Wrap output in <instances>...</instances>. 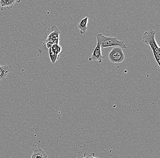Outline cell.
Wrapping results in <instances>:
<instances>
[{
    "mask_svg": "<svg viewBox=\"0 0 160 158\" xmlns=\"http://www.w3.org/2000/svg\"><path fill=\"white\" fill-rule=\"evenodd\" d=\"M51 48L58 55H59L60 53L62 52V48L59 44L52 45V46L51 47Z\"/></svg>",
    "mask_w": 160,
    "mask_h": 158,
    "instance_id": "cell-11",
    "label": "cell"
},
{
    "mask_svg": "<svg viewBox=\"0 0 160 158\" xmlns=\"http://www.w3.org/2000/svg\"><path fill=\"white\" fill-rule=\"evenodd\" d=\"M88 17H85L78 24V28L79 30L80 33L81 34H84L88 29Z\"/></svg>",
    "mask_w": 160,
    "mask_h": 158,
    "instance_id": "cell-7",
    "label": "cell"
},
{
    "mask_svg": "<svg viewBox=\"0 0 160 158\" xmlns=\"http://www.w3.org/2000/svg\"><path fill=\"white\" fill-rule=\"evenodd\" d=\"M103 59H104V56L102 55V49H101L99 44L97 43V45L93 51L92 54L91 56H90L89 58V61H92L95 62L98 61L99 64H101Z\"/></svg>",
    "mask_w": 160,
    "mask_h": 158,
    "instance_id": "cell-5",
    "label": "cell"
},
{
    "mask_svg": "<svg viewBox=\"0 0 160 158\" xmlns=\"http://www.w3.org/2000/svg\"><path fill=\"white\" fill-rule=\"evenodd\" d=\"M108 59L110 62L114 64H120L124 61L125 55L120 47H115L109 53Z\"/></svg>",
    "mask_w": 160,
    "mask_h": 158,
    "instance_id": "cell-3",
    "label": "cell"
},
{
    "mask_svg": "<svg viewBox=\"0 0 160 158\" xmlns=\"http://www.w3.org/2000/svg\"><path fill=\"white\" fill-rule=\"evenodd\" d=\"M96 38L97 43L99 44L101 49L112 47H119L122 49L127 48L124 42L119 41L116 38L106 37L101 33L97 34Z\"/></svg>",
    "mask_w": 160,
    "mask_h": 158,
    "instance_id": "cell-2",
    "label": "cell"
},
{
    "mask_svg": "<svg viewBox=\"0 0 160 158\" xmlns=\"http://www.w3.org/2000/svg\"><path fill=\"white\" fill-rule=\"evenodd\" d=\"M21 2L20 0H0L1 10L3 11L11 9L16 3H19Z\"/></svg>",
    "mask_w": 160,
    "mask_h": 158,
    "instance_id": "cell-6",
    "label": "cell"
},
{
    "mask_svg": "<svg viewBox=\"0 0 160 158\" xmlns=\"http://www.w3.org/2000/svg\"><path fill=\"white\" fill-rule=\"evenodd\" d=\"M95 154L94 153L91 154H88L87 153H85L83 155L80 157V158H101L99 157H95Z\"/></svg>",
    "mask_w": 160,
    "mask_h": 158,
    "instance_id": "cell-12",
    "label": "cell"
},
{
    "mask_svg": "<svg viewBox=\"0 0 160 158\" xmlns=\"http://www.w3.org/2000/svg\"><path fill=\"white\" fill-rule=\"evenodd\" d=\"M31 158H48V156L41 148L35 147Z\"/></svg>",
    "mask_w": 160,
    "mask_h": 158,
    "instance_id": "cell-8",
    "label": "cell"
},
{
    "mask_svg": "<svg viewBox=\"0 0 160 158\" xmlns=\"http://www.w3.org/2000/svg\"><path fill=\"white\" fill-rule=\"evenodd\" d=\"M76 158H80V157H78Z\"/></svg>",
    "mask_w": 160,
    "mask_h": 158,
    "instance_id": "cell-13",
    "label": "cell"
},
{
    "mask_svg": "<svg viewBox=\"0 0 160 158\" xmlns=\"http://www.w3.org/2000/svg\"><path fill=\"white\" fill-rule=\"evenodd\" d=\"M52 33L48 34L46 43H49L52 44H59L60 41V32L56 26L52 27Z\"/></svg>",
    "mask_w": 160,
    "mask_h": 158,
    "instance_id": "cell-4",
    "label": "cell"
},
{
    "mask_svg": "<svg viewBox=\"0 0 160 158\" xmlns=\"http://www.w3.org/2000/svg\"><path fill=\"white\" fill-rule=\"evenodd\" d=\"M49 54L51 62H52V64H54L56 61L59 59V55H58L57 54H56V53L52 50L51 48H49Z\"/></svg>",
    "mask_w": 160,
    "mask_h": 158,
    "instance_id": "cell-10",
    "label": "cell"
},
{
    "mask_svg": "<svg viewBox=\"0 0 160 158\" xmlns=\"http://www.w3.org/2000/svg\"><path fill=\"white\" fill-rule=\"evenodd\" d=\"M155 35V31L152 30L147 31L143 35L142 41L145 44L148 45L150 49L152 51L155 60L160 67V48L156 42Z\"/></svg>",
    "mask_w": 160,
    "mask_h": 158,
    "instance_id": "cell-1",
    "label": "cell"
},
{
    "mask_svg": "<svg viewBox=\"0 0 160 158\" xmlns=\"http://www.w3.org/2000/svg\"><path fill=\"white\" fill-rule=\"evenodd\" d=\"M11 67L8 65H0V80H3L9 73Z\"/></svg>",
    "mask_w": 160,
    "mask_h": 158,
    "instance_id": "cell-9",
    "label": "cell"
}]
</instances>
